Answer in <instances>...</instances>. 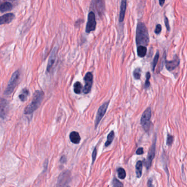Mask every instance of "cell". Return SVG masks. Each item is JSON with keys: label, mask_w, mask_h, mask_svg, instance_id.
I'll list each match as a JSON object with an SVG mask.
<instances>
[{"label": "cell", "mask_w": 187, "mask_h": 187, "mask_svg": "<svg viewBox=\"0 0 187 187\" xmlns=\"http://www.w3.org/2000/svg\"><path fill=\"white\" fill-rule=\"evenodd\" d=\"M136 41L137 45L146 46L150 42L148 31L145 24L139 22L136 28Z\"/></svg>", "instance_id": "obj_1"}, {"label": "cell", "mask_w": 187, "mask_h": 187, "mask_svg": "<svg viewBox=\"0 0 187 187\" xmlns=\"http://www.w3.org/2000/svg\"><path fill=\"white\" fill-rule=\"evenodd\" d=\"M44 98V93L41 91H36L35 92L33 99L30 104L25 109V114H30L37 109L41 105Z\"/></svg>", "instance_id": "obj_2"}, {"label": "cell", "mask_w": 187, "mask_h": 187, "mask_svg": "<svg viewBox=\"0 0 187 187\" xmlns=\"http://www.w3.org/2000/svg\"><path fill=\"white\" fill-rule=\"evenodd\" d=\"M19 75L20 74L18 70L13 73L5 91L4 94L6 95H10V94L13 92L17 84L19 78Z\"/></svg>", "instance_id": "obj_3"}, {"label": "cell", "mask_w": 187, "mask_h": 187, "mask_svg": "<svg viewBox=\"0 0 187 187\" xmlns=\"http://www.w3.org/2000/svg\"><path fill=\"white\" fill-rule=\"evenodd\" d=\"M151 115L152 111L150 107H148L146 110L144 111L143 114L142 115L141 119V124L143 129L146 131H148L150 130Z\"/></svg>", "instance_id": "obj_4"}, {"label": "cell", "mask_w": 187, "mask_h": 187, "mask_svg": "<svg viewBox=\"0 0 187 187\" xmlns=\"http://www.w3.org/2000/svg\"><path fill=\"white\" fill-rule=\"evenodd\" d=\"M96 27L95 15L94 12L91 11L89 12L88 16V21L86 25L85 31L87 33H90V32L94 31Z\"/></svg>", "instance_id": "obj_5"}, {"label": "cell", "mask_w": 187, "mask_h": 187, "mask_svg": "<svg viewBox=\"0 0 187 187\" xmlns=\"http://www.w3.org/2000/svg\"><path fill=\"white\" fill-rule=\"evenodd\" d=\"M108 106H109V102H106V103H105L100 107H99L95 119L96 128L98 127L100 122L102 118L103 117V116L105 114Z\"/></svg>", "instance_id": "obj_6"}, {"label": "cell", "mask_w": 187, "mask_h": 187, "mask_svg": "<svg viewBox=\"0 0 187 187\" xmlns=\"http://www.w3.org/2000/svg\"><path fill=\"white\" fill-rule=\"evenodd\" d=\"M85 81V87L84 89V93L85 94H88L92 89V82H93V75L92 73H87L84 77Z\"/></svg>", "instance_id": "obj_7"}, {"label": "cell", "mask_w": 187, "mask_h": 187, "mask_svg": "<svg viewBox=\"0 0 187 187\" xmlns=\"http://www.w3.org/2000/svg\"><path fill=\"white\" fill-rule=\"evenodd\" d=\"M9 104L6 100L0 98V118L4 119L8 113Z\"/></svg>", "instance_id": "obj_8"}, {"label": "cell", "mask_w": 187, "mask_h": 187, "mask_svg": "<svg viewBox=\"0 0 187 187\" xmlns=\"http://www.w3.org/2000/svg\"><path fill=\"white\" fill-rule=\"evenodd\" d=\"M155 143H156V139L154 140V142L153 143L152 147H151L149 153H148V157H147L146 162V168L147 169H149L150 167L151 166L152 161H153V159H154V156H155Z\"/></svg>", "instance_id": "obj_9"}, {"label": "cell", "mask_w": 187, "mask_h": 187, "mask_svg": "<svg viewBox=\"0 0 187 187\" xmlns=\"http://www.w3.org/2000/svg\"><path fill=\"white\" fill-rule=\"evenodd\" d=\"M57 52H58V47H55L51 51L49 58V60H48V66H47V71L48 72H49L51 71L53 66L54 64L55 60H56V58Z\"/></svg>", "instance_id": "obj_10"}, {"label": "cell", "mask_w": 187, "mask_h": 187, "mask_svg": "<svg viewBox=\"0 0 187 187\" xmlns=\"http://www.w3.org/2000/svg\"><path fill=\"white\" fill-rule=\"evenodd\" d=\"M14 17L13 13H7L0 16V25L10 23L13 20Z\"/></svg>", "instance_id": "obj_11"}, {"label": "cell", "mask_w": 187, "mask_h": 187, "mask_svg": "<svg viewBox=\"0 0 187 187\" xmlns=\"http://www.w3.org/2000/svg\"><path fill=\"white\" fill-rule=\"evenodd\" d=\"M179 64H180V59L177 57H176V58L173 60L167 61L166 66L168 70L172 71L175 69L176 68H177L179 65Z\"/></svg>", "instance_id": "obj_12"}, {"label": "cell", "mask_w": 187, "mask_h": 187, "mask_svg": "<svg viewBox=\"0 0 187 187\" xmlns=\"http://www.w3.org/2000/svg\"><path fill=\"white\" fill-rule=\"evenodd\" d=\"M126 9V0H122L119 14V21L122 22L124 20Z\"/></svg>", "instance_id": "obj_13"}, {"label": "cell", "mask_w": 187, "mask_h": 187, "mask_svg": "<svg viewBox=\"0 0 187 187\" xmlns=\"http://www.w3.org/2000/svg\"><path fill=\"white\" fill-rule=\"evenodd\" d=\"M70 138L74 144H78L81 141V137L77 132H72L70 135Z\"/></svg>", "instance_id": "obj_14"}, {"label": "cell", "mask_w": 187, "mask_h": 187, "mask_svg": "<svg viewBox=\"0 0 187 187\" xmlns=\"http://www.w3.org/2000/svg\"><path fill=\"white\" fill-rule=\"evenodd\" d=\"M94 2V7L98 10V12L102 13V10H104V4L103 0H93Z\"/></svg>", "instance_id": "obj_15"}, {"label": "cell", "mask_w": 187, "mask_h": 187, "mask_svg": "<svg viewBox=\"0 0 187 187\" xmlns=\"http://www.w3.org/2000/svg\"><path fill=\"white\" fill-rule=\"evenodd\" d=\"M13 6L10 2H4L0 6V11L2 13L12 10Z\"/></svg>", "instance_id": "obj_16"}, {"label": "cell", "mask_w": 187, "mask_h": 187, "mask_svg": "<svg viewBox=\"0 0 187 187\" xmlns=\"http://www.w3.org/2000/svg\"><path fill=\"white\" fill-rule=\"evenodd\" d=\"M142 167H143V163L141 161H139L137 163H136V176L137 178H140L142 176Z\"/></svg>", "instance_id": "obj_17"}, {"label": "cell", "mask_w": 187, "mask_h": 187, "mask_svg": "<svg viewBox=\"0 0 187 187\" xmlns=\"http://www.w3.org/2000/svg\"><path fill=\"white\" fill-rule=\"evenodd\" d=\"M147 51V49L146 46H139L137 47V54L139 57L143 58L146 55Z\"/></svg>", "instance_id": "obj_18"}, {"label": "cell", "mask_w": 187, "mask_h": 187, "mask_svg": "<svg viewBox=\"0 0 187 187\" xmlns=\"http://www.w3.org/2000/svg\"><path fill=\"white\" fill-rule=\"evenodd\" d=\"M82 89H83L82 85L79 82H76L74 84V91L76 94H81L82 92Z\"/></svg>", "instance_id": "obj_19"}, {"label": "cell", "mask_w": 187, "mask_h": 187, "mask_svg": "<svg viewBox=\"0 0 187 187\" xmlns=\"http://www.w3.org/2000/svg\"><path fill=\"white\" fill-rule=\"evenodd\" d=\"M114 137V131L111 132L107 136V140L106 142L105 145V147H108L111 144V143L113 141Z\"/></svg>", "instance_id": "obj_20"}, {"label": "cell", "mask_w": 187, "mask_h": 187, "mask_svg": "<svg viewBox=\"0 0 187 187\" xmlns=\"http://www.w3.org/2000/svg\"><path fill=\"white\" fill-rule=\"evenodd\" d=\"M117 173L119 178L123 180L126 177V172L122 168H119L117 170Z\"/></svg>", "instance_id": "obj_21"}, {"label": "cell", "mask_w": 187, "mask_h": 187, "mask_svg": "<svg viewBox=\"0 0 187 187\" xmlns=\"http://www.w3.org/2000/svg\"><path fill=\"white\" fill-rule=\"evenodd\" d=\"M29 94V91L27 90V89H26V88L24 89L22 91V93L19 95V98H20L21 101H25L26 99V98H27Z\"/></svg>", "instance_id": "obj_22"}, {"label": "cell", "mask_w": 187, "mask_h": 187, "mask_svg": "<svg viewBox=\"0 0 187 187\" xmlns=\"http://www.w3.org/2000/svg\"><path fill=\"white\" fill-rule=\"evenodd\" d=\"M133 76L135 79L139 80L141 77V70L140 68H136V69L133 71Z\"/></svg>", "instance_id": "obj_23"}, {"label": "cell", "mask_w": 187, "mask_h": 187, "mask_svg": "<svg viewBox=\"0 0 187 187\" xmlns=\"http://www.w3.org/2000/svg\"><path fill=\"white\" fill-rule=\"evenodd\" d=\"M159 58V54L158 52H157L156 55L155 56L154 58V59H153V65H152V69H153V71L154 70L155 68L157 66V63L158 62Z\"/></svg>", "instance_id": "obj_24"}, {"label": "cell", "mask_w": 187, "mask_h": 187, "mask_svg": "<svg viewBox=\"0 0 187 187\" xmlns=\"http://www.w3.org/2000/svg\"><path fill=\"white\" fill-rule=\"evenodd\" d=\"M150 74L149 72L147 73L146 74V82H145V85H144V87L146 88H148L150 86Z\"/></svg>", "instance_id": "obj_25"}, {"label": "cell", "mask_w": 187, "mask_h": 187, "mask_svg": "<svg viewBox=\"0 0 187 187\" xmlns=\"http://www.w3.org/2000/svg\"><path fill=\"white\" fill-rule=\"evenodd\" d=\"M113 187H123V184L117 179L114 178L113 180Z\"/></svg>", "instance_id": "obj_26"}, {"label": "cell", "mask_w": 187, "mask_h": 187, "mask_svg": "<svg viewBox=\"0 0 187 187\" xmlns=\"http://www.w3.org/2000/svg\"><path fill=\"white\" fill-rule=\"evenodd\" d=\"M174 141V137L172 135H167V138L166 143L168 146H170L172 144V143H173Z\"/></svg>", "instance_id": "obj_27"}, {"label": "cell", "mask_w": 187, "mask_h": 187, "mask_svg": "<svg viewBox=\"0 0 187 187\" xmlns=\"http://www.w3.org/2000/svg\"><path fill=\"white\" fill-rule=\"evenodd\" d=\"M96 155H97V149L95 148L93 152H92V163H94V161H95V160L96 159Z\"/></svg>", "instance_id": "obj_28"}, {"label": "cell", "mask_w": 187, "mask_h": 187, "mask_svg": "<svg viewBox=\"0 0 187 187\" xmlns=\"http://www.w3.org/2000/svg\"><path fill=\"white\" fill-rule=\"evenodd\" d=\"M161 29H162V28H161V26L160 24L157 25L156 28H155V34H160V32L161 31Z\"/></svg>", "instance_id": "obj_29"}, {"label": "cell", "mask_w": 187, "mask_h": 187, "mask_svg": "<svg viewBox=\"0 0 187 187\" xmlns=\"http://www.w3.org/2000/svg\"><path fill=\"white\" fill-rule=\"evenodd\" d=\"M165 26L166 27L167 30L169 31L170 30V25L169 23V21L166 17L165 18Z\"/></svg>", "instance_id": "obj_30"}, {"label": "cell", "mask_w": 187, "mask_h": 187, "mask_svg": "<svg viewBox=\"0 0 187 187\" xmlns=\"http://www.w3.org/2000/svg\"><path fill=\"white\" fill-rule=\"evenodd\" d=\"M136 154L137 155H141L143 154V149L142 148H139L136 151Z\"/></svg>", "instance_id": "obj_31"}, {"label": "cell", "mask_w": 187, "mask_h": 187, "mask_svg": "<svg viewBox=\"0 0 187 187\" xmlns=\"http://www.w3.org/2000/svg\"><path fill=\"white\" fill-rule=\"evenodd\" d=\"M159 4L161 6H163L164 5V4L165 3V0H159Z\"/></svg>", "instance_id": "obj_32"}]
</instances>
